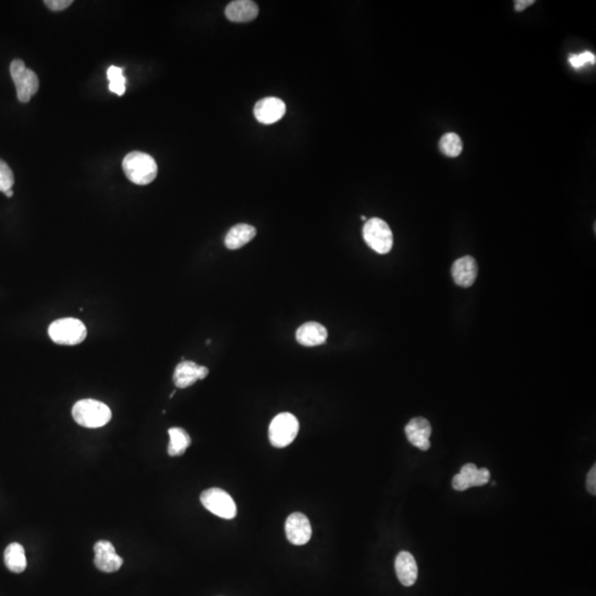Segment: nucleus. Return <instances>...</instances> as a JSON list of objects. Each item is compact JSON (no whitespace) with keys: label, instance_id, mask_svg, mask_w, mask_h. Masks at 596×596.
Returning <instances> with one entry per match:
<instances>
[{"label":"nucleus","instance_id":"1","mask_svg":"<svg viewBox=\"0 0 596 596\" xmlns=\"http://www.w3.org/2000/svg\"><path fill=\"white\" fill-rule=\"evenodd\" d=\"M123 170L133 184L145 186L156 179L158 167L156 160L150 155L131 152L123 160Z\"/></svg>","mask_w":596,"mask_h":596},{"label":"nucleus","instance_id":"2","mask_svg":"<svg viewBox=\"0 0 596 596\" xmlns=\"http://www.w3.org/2000/svg\"><path fill=\"white\" fill-rule=\"evenodd\" d=\"M74 421L88 429L104 427L111 421V409L103 402L93 399L80 400L72 409Z\"/></svg>","mask_w":596,"mask_h":596},{"label":"nucleus","instance_id":"3","mask_svg":"<svg viewBox=\"0 0 596 596\" xmlns=\"http://www.w3.org/2000/svg\"><path fill=\"white\" fill-rule=\"evenodd\" d=\"M49 336L54 342L64 346L81 344L86 338V327L76 318H61L51 323Z\"/></svg>","mask_w":596,"mask_h":596},{"label":"nucleus","instance_id":"4","mask_svg":"<svg viewBox=\"0 0 596 596\" xmlns=\"http://www.w3.org/2000/svg\"><path fill=\"white\" fill-rule=\"evenodd\" d=\"M364 241L369 248L379 254H387L393 246V234L386 221L371 217L362 229Z\"/></svg>","mask_w":596,"mask_h":596},{"label":"nucleus","instance_id":"5","mask_svg":"<svg viewBox=\"0 0 596 596\" xmlns=\"http://www.w3.org/2000/svg\"><path fill=\"white\" fill-rule=\"evenodd\" d=\"M299 431V423L292 413H280L276 415L270 424L268 437L270 444L278 448H283L293 443Z\"/></svg>","mask_w":596,"mask_h":596},{"label":"nucleus","instance_id":"6","mask_svg":"<svg viewBox=\"0 0 596 596\" xmlns=\"http://www.w3.org/2000/svg\"><path fill=\"white\" fill-rule=\"evenodd\" d=\"M11 74L17 90V97L23 103L30 101L39 90V78L32 70L25 68V62L16 59L11 64Z\"/></svg>","mask_w":596,"mask_h":596},{"label":"nucleus","instance_id":"7","mask_svg":"<svg viewBox=\"0 0 596 596\" xmlns=\"http://www.w3.org/2000/svg\"><path fill=\"white\" fill-rule=\"evenodd\" d=\"M200 501L203 507L213 515L223 519H233L237 515V505L227 491L220 488H210L205 490Z\"/></svg>","mask_w":596,"mask_h":596},{"label":"nucleus","instance_id":"8","mask_svg":"<svg viewBox=\"0 0 596 596\" xmlns=\"http://www.w3.org/2000/svg\"><path fill=\"white\" fill-rule=\"evenodd\" d=\"M489 480L490 472L487 468H477L474 464H466L460 474L453 478L452 486L458 491H465L470 487L486 485Z\"/></svg>","mask_w":596,"mask_h":596},{"label":"nucleus","instance_id":"9","mask_svg":"<svg viewBox=\"0 0 596 596\" xmlns=\"http://www.w3.org/2000/svg\"><path fill=\"white\" fill-rule=\"evenodd\" d=\"M94 564L100 571L114 573L123 566V559L117 554L115 548L109 541H97L94 546Z\"/></svg>","mask_w":596,"mask_h":596},{"label":"nucleus","instance_id":"10","mask_svg":"<svg viewBox=\"0 0 596 596\" xmlns=\"http://www.w3.org/2000/svg\"><path fill=\"white\" fill-rule=\"evenodd\" d=\"M286 538L294 546H303L311 538V525L304 513H294L285 523Z\"/></svg>","mask_w":596,"mask_h":596},{"label":"nucleus","instance_id":"11","mask_svg":"<svg viewBox=\"0 0 596 596\" xmlns=\"http://www.w3.org/2000/svg\"><path fill=\"white\" fill-rule=\"evenodd\" d=\"M209 374L207 366H199L196 362H182L176 366L174 382L179 389H186L198 380H203Z\"/></svg>","mask_w":596,"mask_h":596},{"label":"nucleus","instance_id":"12","mask_svg":"<svg viewBox=\"0 0 596 596\" xmlns=\"http://www.w3.org/2000/svg\"><path fill=\"white\" fill-rule=\"evenodd\" d=\"M286 105L278 97H266L256 103L254 115L262 124H274L285 115Z\"/></svg>","mask_w":596,"mask_h":596},{"label":"nucleus","instance_id":"13","mask_svg":"<svg viewBox=\"0 0 596 596\" xmlns=\"http://www.w3.org/2000/svg\"><path fill=\"white\" fill-rule=\"evenodd\" d=\"M431 434H432V427L424 417L412 419L405 427V435L409 442L423 452L429 450L431 447V443H429Z\"/></svg>","mask_w":596,"mask_h":596},{"label":"nucleus","instance_id":"14","mask_svg":"<svg viewBox=\"0 0 596 596\" xmlns=\"http://www.w3.org/2000/svg\"><path fill=\"white\" fill-rule=\"evenodd\" d=\"M478 266L475 258L466 256L455 261L452 266V275L455 283L460 287L468 288L475 283Z\"/></svg>","mask_w":596,"mask_h":596},{"label":"nucleus","instance_id":"15","mask_svg":"<svg viewBox=\"0 0 596 596\" xmlns=\"http://www.w3.org/2000/svg\"><path fill=\"white\" fill-rule=\"evenodd\" d=\"M327 329L316 321H309L302 325L296 331V339L299 344L306 347L319 346L326 342Z\"/></svg>","mask_w":596,"mask_h":596},{"label":"nucleus","instance_id":"16","mask_svg":"<svg viewBox=\"0 0 596 596\" xmlns=\"http://www.w3.org/2000/svg\"><path fill=\"white\" fill-rule=\"evenodd\" d=\"M258 15V5L251 0H234L225 8V17L233 23H250Z\"/></svg>","mask_w":596,"mask_h":596},{"label":"nucleus","instance_id":"17","mask_svg":"<svg viewBox=\"0 0 596 596\" xmlns=\"http://www.w3.org/2000/svg\"><path fill=\"white\" fill-rule=\"evenodd\" d=\"M395 572L399 581L405 586H412L417 582V561L407 551H402L395 559Z\"/></svg>","mask_w":596,"mask_h":596},{"label":"nucleus","instance_id":"18","mask_svg":"<svg viewBox=\"0 0 596 596\" xmlns=\"http://www.w3.org/2000/svg\"><path fill=\"white\" fill-rule=\"evenodd\" d=\"M256 227L241 223L231 227L225 235V244L229 250H238L256 238Z\"/></svg>","mask_w":596,"mask_h":596},{"label":"nucleus","instance_id":"19","mask_svg":"<svg viewBox=\"0 0 596 596\" xmlns=\"http://www.w3.org/2000/svg\"><path fill=\"white\" fill-rule=\"evenodd\" d=\"M6 566L13 573H23L27 568L25 549L19 543H11L4 554Z\"/></svg>","mask_w":596,"mask_h":596},{"label":"nucleus","instance_id":"20","mask_svg":"<svg viewBox=\"0 0 596 596\" xmlns=\"http://www.w3.org/2000/svg\"><path fill=\"white\" fill-rule=\"evenodd\" d=\"M170 441L168 445V455L169 456H180L185 454L186 450L191 444V439L185 429L181 427H172L168 431Z\"/></svg>","mask_w":596,"mask_h":596},{"label":"nucleus","instance_id":"21","mask_svg":"<svg viewBox=\"0 0 596 596\" xmlns=\"http://www.w3.org/2000/svg\"><path fill=\"white\" fill-rule=\"evenodd\" d=\"M124 68L119 66H112L107 70V78H109V91L117 94L119 96L124 95L126 91V78H125Z\"/></svg>","mask_w":596,"mask_h":596},{"label":"nucleus","instance_id":"22","mask_svg":"<svg viewBox=\"0 0 596 596\" xmlns=\"http://www.w3.org/2000/svg\"><path fill=\"white\" fill-rule=\"evenodd\" d=\"M441 152L447 157H458L462 154L463 142L455 133H447L440 139Z\"/></svg>","mask_w":596,"mask_h":596},{"label":"nucleus","instance_id":"23","mask_svg":"<svg viewBox=\"0 0 596 596\" xmlns=\"http://www.w3.org/2000/svg\"><path fill=\"white\" fill-rule=\"evenodd\" d=\"M13 184H15V176H13V170L8 166L7 162L0 160V191L5 193L8 190L13 189Z\"/></svg>","mask_w":596,"mask_h":596},{"label":"nucleus","instance_id":"24","mask_svg":"<svg viewBox=\"0 0 596 596\" xmlns=\"http://www.w3.org/2000/svg\"><path fill=\"white\" fill-rule=\"evenodd\" d=\"M568 61H570V64H572L573 68H580L584 64H588V62L595 64L596 59L593 54H591L589 51H585V52L581 54H572V56H570Z\"/></svg>","mask_w":596,"mask_h":596},{"label":"nucleus","instance_id":"25","mask_svg":"<svg viewBox=\"0 0 596 596\" xmlns=\"http://www.w3.org/2000/svg\"><path fill=\"white\" fill-rule=\"evenodd\" d=\"M44 4L51 11H61L70 7L73 1L72 0H46Z\"/></svg>","mask_w":596,"mask_h":596},{"label":"nucleus","instance_id":"26","mask_svg":"<svg viewBox=\"0 0 596 596\" xmlns=\"http://www.w3.org/2000/svg\"><path fill=\"white\" fill-rule=\"evenodd\" d=\"M586 487H588V490H589V493L592 494V495H596V466L594 465L593 467L590 470L589 474H588V478H586Z\"/></svg>","mask_w":596,"mask_h":596},{"label":"nucleus","instance_id":"27","mask_svg":"<svg viewBox=\"0 0 596 596\" xmlns=\"http://www.w3.org/2000/svg\"><path fill=\"white\" fill-rule=\"evenodd\" d=\"M535 3H536L535 0H517L515 1V11H523Z\"/></svg>","mask_w":596,"mask_h":596},{"label":"nucleus","instance_id":"28","mask_svg":"<svg viewBox=\"0 0 596 596\" xmlns=\"http://www.w3.org/2000/svg\"><path fill=\"white\" fill-rule=\"evenodd\" d=\"M5 195L7 196V197H9V198L13 197V190H8L7 192H5Z\"/></svg>","mask_w":596,"mask_h":596},{"label":"nucleus","instance_id":"29","mask_svg":"<svg viewBox=\"0 0 596 596\" xmlns=\"http://www.w3.org/2000/svg\"><path fill=\"white\" fill-rule=\"evenodd\" d=\"M362 221H366V217H364V215H362Z\"/></svg>","mask_w":596,"mask_h":596}]
</instances>
